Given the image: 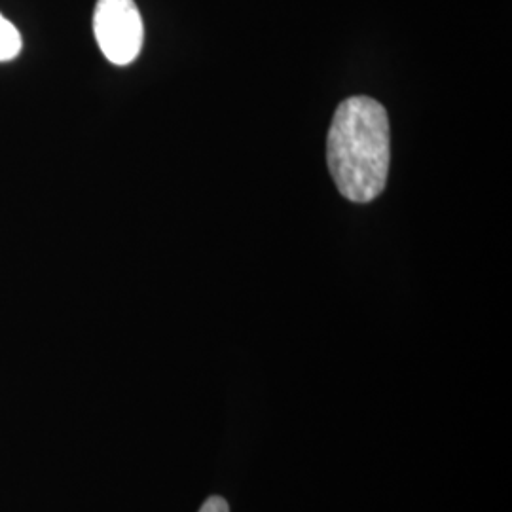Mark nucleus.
Here are the masks:
<instances>
[{"label":"nucleus","mask_w":512,"mask_h":512,"mask_svg":"<svg viewBox=\"0 0 512 512\" xmlns=\"http://www.w3.org/2000/svg\"><path fill=\"white\" fill-rule=\"evenodd\" d=\"M21 52V35L12 21L0 14V61H12Z\"/></svg>","instance_id":"7ed1b4c3"},{"label":"nucleus","mask_w":512,"mask_h":512,"mask_svg":"<svg viewBox=\"0 0 512 512\" xmlns=\"http://www.w3.org/2000/svg\"><path fill=\"white\" fill-rule=\"evenodd\" d=\"M329 169L336 188L353 203L384 192L391 160V133L384 107L372 97H349L332 118L327 139Z\"/></svg>","instance_id":"f257e3e1"},{"label":"nucleus","mask_w":512,"mask_h":512,"mask_svg":"<svg viewBox=\"0 0 512 512\" xmlns=\"http://www.w3.org/2000/svg\"><path fill=\"white\" fill-rule=\"evenodd\" d=\"M200 512H230V505L224 497L220 495H211L202 505Z\"/></svg>","instance_id":"20e7f679"},{"label":"nucleus","mask_w":512,"mask_h":512,"mask_svg":"<svg viewBox=\"0 0 512 512\" xmlns=\"http://www.w3.org/2000/svg\"><path fill=\"white\" fill-rule=\"evenodd\" d=\"M93 33L110 63L126 67L137 59L145 40L143 18L133 0H97Z\"/></svg>","instance_id":"f03ea898"}]
</instances>
